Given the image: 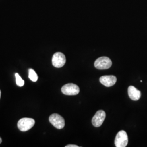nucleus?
Segmentation results:
<instances>
[{"label":"nucleus","mask_w":147,"mask_h":147,"mask_svg":"<svg viewBox=\"0 0 147 147\" xmlns=\"http://www.w3.org/2000/svg\"><path fill=\"white\" fill-rule=\"evenodd\" d=\"M34 124L35 121L33 118H23L18 121V127L21 131L25 132L30 130Z\"/></svg>","instance_id":"nucleus-1"},{"label":"nucleus","mask_w":147,"mask_h":147,"mask_svg":"<svg viewBox=\"0 0 147 147\" xmlns=\"http://www.w3.org/2000/svg\"><path fill=\"white\" fill-rule=\"evenodd\" d=\"M128 143V136L126 132L121 130L118 132L115 140V144L117 147H125Z\"/></svg>","instance_id":"nucleus-2"},{"label":"nucleus","mask_w":147,"mask_h":147,"mask_svg":"<svg viewBox=\"0 0 147 147\" xmlns=\"http://www.w3.org/2000/svg\"><path fill=\"white\" fill-rule=\"evenodd\" d=\"M112 65V61L107 57H101L98 58L94 63L95 67L99 70L110 68Z\"/></svg>","instance_id":"nucleus-3"},{"label":"nucleus","mask_w":147,"mask_h":147,"mask_svg":"<svg viewBox=\"0 0 147 147\" xmlns=\"http://www.w3.org/2000/svg\"><path fill=\"white\" fill-rule=\"evenodd\" d=\"M50 123L58 129H63L65 126V121L63 117L57 113L52 114L49 117Z\"/></svg>","instance_id":"nucleus-4"},{"label":"nucleus","mask_w":147,"mask_h":147,"mask_svg":"<svg viewBox=\"0 0 147 147\" xmlns=\"http://www.w3.org/2000/svg\"><path fill=\"white\" fill-rule=\"evenodd\" d=\"M66 63V57L63 53L57 52L54 53L52 58V63L56 68H62Z\"/></svg>","instance_id":"nucleus-5"},{"label":"nucleus","mask_w":147,"mask_h":147,"mask_svg":"<svg viewBox=\"0 0 147 147\" xmlns=\"http://www.w3.org/2000/svg\"><path fill=\"white\" fill-rule=\"evenodd\" d=\"M62 92L67 95H76L80 92L79 86L74 84H65L62 87Z\"/></svg>","instance_id":"nucleus-6"},{"label":"nucleus","mask_w":147,"mask_h":147,"mask_svg":"<svg viewBox=\"0 0 147 147\" xmlns=\"http://www.w3.org/2000/svg\"><path fill=\"white\" fill-rule=\"evenodd\" d=\"M106 118V113L103 110H99L93 117L92 122L93 125L96 127H100L103 123Z\"/></svg>","instance_id":"nucleus-7"},{"label":"nucleus","mask_w":147,"mask_h":147,"mask_svg":"<svg viewBox=\"0 0 147 147\" xmlns=\"http://www.w3.org/2000/svg\"><path fill=\"white\" fill-rule=\"evenodd\" d=\"M100 82L106 87H110L116 84L117 78L113 75H104L100 78Z\"/></svg>","instance_id":"nucleus-8"},{"label":"nucleus","mask_w":147,"mask_h":147,"mask_svg":"<svg viewBox=\"0 0 147 147\" xmlns=\"http://www.w3.org/2000/svg\"><path fill=\"white\" fill-rule=\"evenodd\" d=\"M128 94L130 98L134 101H137L139 100L141 96V92L133 86H130L129 87Z\"/></svg>","instance_id":"nucleus-9"},{"label":"nucleus","mask_w":147,"mask_h":147,"mask_svg":"<svg viewBox=\"0 0 147 147\" xmlns=\"http://www.w3.org/2000/svg\"><path fill=\"white\" fill-rule=\"evenodd\" d=\"M28 78L33 82H36L37 80H38V76L37 75V73L32 69H29V71H28Z\"/></svg>","instance_id":"nucleus-10"},{"label":"nucleus","mask_w":147,"mask_h":147,"mask_svg":"<svg viewBox=\"0 0 147 147\" xmlns=\"http://www.w3.org/2000/svg\"><path fill=\"white\" fill-rule=\"evenodd\" d=\"M15 76H16V84L19 87L23 86L24 85V84H25V82H24V80L21 79V78L20 76V75H19V74L16 73Z\"/></svg>","instance_id":"nucleus-11"},{"label":"nucleus","mask_w":147,"mask_h":147,"mask_svg":"<svg viewBox=\"0 0 147 147\" xmlns=\"http://www.w3.org/2000/svg\"><path fill=\"white\" fill-rule=\"evenodd\" d=\"M65 147H79V146L75 145V144H69V145L66 146Z\"/></svg>","instance_id":"nucleus-12"},{"label":"nucleus","mask_w":147,"mask_h":147,"mask_svg":"<svg viewBox=\"0 0 147 147\" xmlns=\"http://www.w3.org/2000/svg\"><path fill=\"white\" fill-rule=\"evenodd\" d=\"M2 143V138L0 137V144Z\"/></svg>","instance_id":"nucleus-13"},{"label":"nucleus","mask_w":147,"mask_h":147,"mask_svg":"<svg viewBox=\"0 0 147 147\" xmlns=\"http://www.w3.org/2000/svg\"><path fill=\"white\" fill-rule=\"evenodd\" d=\"M1 90H0V98H1Z\"/></svg>","instance_id":"nucleus-14"}]
</instances>
